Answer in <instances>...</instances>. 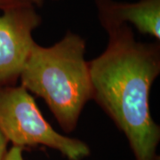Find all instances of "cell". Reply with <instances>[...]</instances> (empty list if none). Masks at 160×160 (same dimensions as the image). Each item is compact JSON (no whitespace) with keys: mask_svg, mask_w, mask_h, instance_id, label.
I'll return each instance as SVG.
<instances>
[{"mask_svg":"<svg viewBox=\"0 0 160 160\" xmlns=\"http://www.w3.org/2000/svg\"><path fill=\"white\" fill-rule=\"evenodd\" d=\"M86 41L68 31L49 47L36 43L20 78L22 86L43 98L62 129L71 132L81 112L92 99Z\"/></svg>","mask_w":160,"mask_h":160,"instance_id":"7a4b0ae2","label":"cell"},{"mask_svg":"<svg viewBox=\"0 0 160 160\" xmlns=\"http://www.w3.org/2000/svg\"><path fill=\"white\" fill-rule=\"evenodd\" d=\"M26 4H29V3L24 1V0H0V11H4L8 8L22 6V5H26Z\"/></svg>","mask_w":160,"mask_h":160,"instance_id":"8992f818","label":"cell"},{"mask_svg":"<svg viewBox=\"0 0 160 160\" xmlns=\"http://www.w3.org/2000/svg\"><path fill=\"white\" fill-rule=\"evenodd\" d=\"M42 22L30 4L0 14V86H14L36 45L32 33Z\"/></svg>","mask_w":160,"mask_h":160,"instance_id":"277c9868","label":"cell"},{"mask_svg":"<svg viewBox=\"0 0 160 160\" xmlns=\"http://www.w3.org/2000/svg\"><path fill=\"white\" fill-rule=\"evenodd\" d=\"M24 1H26V2H28L29 4L33 5L34 6H41L43 5L45 0H24Z\"/></svg>","mask_w":160,"mask_h":160,"instance_id":"9c48e42d","label":"cell"},{"mask_svg":"<svg viewBox=\"0 0 160 160\" xmlns=\"http://www.w3.org/2000/svg\"><path fill=\"white\" fill-rule=\"evenodd\" d=\"M22 149L12 146L11 149L8 150L5 160H24L22 156Z\"/></svg>","mask_w":160,"mask_h":160,"instance_id":"52a82bcc","label":"cell"},{"mask_svg":"<svg viewBox=\"0 0 160 160\" xmlns=\"http://www.w3.org/2000/svg\"><path fill=\"white\" fill-rule=\"evenodd\" d=\"M9 142L7 141L4 133L0 130V160H5L7 152L9 149H7Z\"/></svg>","mask_w":160,"mask_h":160,"instance_id":"ba28073f","label":"cell"},{"mask_svg":"<svg viewBox=\"0 0 160 160\" xmlns=\"http://www.w3.org/2000/svg\"><path fill=\"white\" fill-rule=\"evenodd\" d=\"M99 22L105 30L121 24H131L141 34L159 42L160 0H139L134 3L94 0Z\"/></svg>","mask_w":160,"mask_h":160,"instance_id":"5b68a950","label":"cell"},{"mask_svg":"<svg viewBox=\"0 0 160 160\" xmlns=\"http://www.w3.org/2000/svg\"><path fill=\"white\" fill-rule=\"evenodd\" d=\"M108 45L88 62L92 99L126 136L135 160H160V127L151 117L149 94L160 74L159 43L135 39L129 25L106 29Z\"/></svg>","mask_w":160,"mask_h":160,"instance_id":"6da1fadb","label":"cell"},{"mask_svg":"<svg viewBox=\"0 0 160 160\" xmlns=\"http://www.w3.org/2000/svg\"><path fill=\"white\" fill-rule=\"evenodd\" d=\"M0 130L12 146H46L69 160H83L91 150L83 141L55 131L22 85L0 86Z\"/></svg>","mask_w":160,"mask_h":160,"instance_id":"3957f363","label":"cell"}]
</instances>
